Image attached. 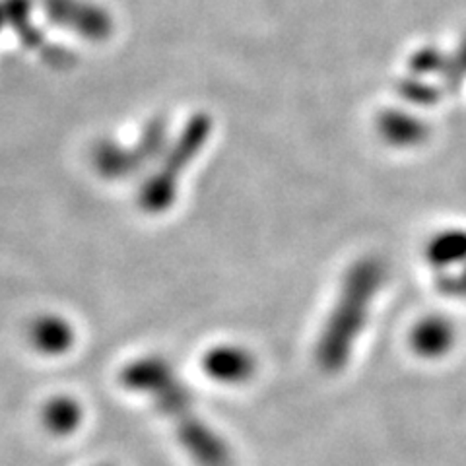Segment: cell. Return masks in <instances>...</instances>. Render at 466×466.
<instances>
[{
	"label": "cell",
	"mask_w": 466,
	"mask_h": 466,
	"mask_svg": "<svg viewBox=\"0 0 466 466\" xmlns=\"http://www.w3.org/2000/svg\"><path fill=\"white\" fill-rule=\"evenodd\" d=\"M387 279L385 262L366 257L354 262L344 276L327 323L319 334L315 360L327 373H339L348 366L356 342L366 329L371 305Z\"/></svg>",
	"instance_id": "obj_2"
},
{
	"label": "cell",
	"mask_w": 466,
	"mask_h": 466,
	"mask_svg": "<svg viewBox=\"0 0 466 466\" xmlns=\"http://www.w3.org/2000/svg\"><path fill=\"white\" fill-rule=\"evenodd\" d=\"M455 325L445 317H426L410 332V346L424 360H437L451 352L455 346Z\"/></svg>",
	"instance_id": "obj_6"
},
{
	"label": "cell",
	"mask_w": 466,
	"mask_h": 466,
	"mask_svg": "<svg viewBox=\"0 0 466 466\" xmlns=\"http://www.w3.org/2000/svg\"><path fill=\"white\" fill-rule=\"evenodd\" d=\"M377 130L381 138L397 148H414L430 137L426 121L406 111H385L379 115Z\"/></svg>",
	"instance_id": "obj_7"
},
{
	"label": "cell",
	"mask_w": 466,
	"mask_h": 466,
	"mask_svg": "<svg viewBox=\"0 0 466 466\" xmlns=\"http://www.w3.org/2000/svg\"><path fill=\"white\" fill-rule=\"evenodd\" d=\"M426 258L443 272L462 267L466 262V229H445L428 241Z\"/></svg>",
	"instance_id": "obj_9"
},
{
	"label": "cell",
	"mask_w": 466,
	"mask_h": 466,
	"mask_svg": "<svg viewBox=\"0 0 466 466\" xmlns=\"http://www.w3.org/2000/svg\"><path fill=\"white\" fill-rule=\"evenodd\" d=\"M128 390L142 392L173 421L183 449L198 466H231V449L197 412L191 390L164 358L146 356L130 361L121 371Z\"/></svg>",
	"instance_id": "obj_1"
},
{
	"label": "cell",
	"mask_w": 466,
	"mask_h": 466,
	"mask_svg": "<svg viewBox=\"0 0 466 466\" xmlns=\"http://www.w3.org/2000/svg\"><path fill=\"white\" fill-rule=\"evenodd\" d=\"M167 123L154 119L144 127L142 137L135 146L119 142H101L94 150V166L107 179H128L146 166L159 159L167 148Z\"/></svg>",
	"instance_id": "obj_4"
},
{
	"label": "cell",
	"mask_w": 466,
	"mask_h": 466,
	"mask_svg": "<svg viewBox=\"0 0 466 466\" xmlns=\"http://www.w3.org/2000/svg\"><path fill=\"white\" fill-rule=\"evenodd\" d=\"M202 370L224 385H243L257 373V360L249 350L238 344H222L208 350L202 358Z\"/></svg>",
	"instance_id": "obj_5"
},
{
	"label": "cell",
	"mask_w": 466,
	"mask_h": 466,
	"mask_svg": "<svg viewBox=\"0 0 466 466\" xmlns=\"http://www.w3.org/2000/svg\"><path fill=\"white\" fill-rule=\"evenodd\" d=\"M46 418L49 420V424L56 430H68L72 426L78 424L80 420V406L76 402H72L68 399H58L53 400L47 408Z\"/></svg>",
	"instance_id": "obj_10"
},
{
	"label": "cell",
	"mask_w": 466,
	"mask_h": 466,
	"mask_svg": "<svg viewBox=\"0 0 466 466\" xmlns=\"http://www.w3.org/2000/svg\"><path fill=\"white\" fill-rule=\"evenodd\" d=\"M210 135L212 119L207 113H198L187 123L181 135L167 144L166 152L159 156L156 171H152L138 191V207L144 212L159 214L171 207L177 197L183 171L195 162Z\"/></svg>",
	"instance_id": "obj_3"
},
{
	"label": "cell",
	"mask_w": 466,
	"mask_h": 466,
	"mask_svg": "<svg viewBox=\"0 0 466 466\" xmlns=\"http://www.w3.org/2000/svg\"><path fill=\"white\" fill-rule=\"evenodd\" d=\"M75 329H72L66 319L58 315H43L35 319L32 327H29V342H32L41 354H65L75 346Z\"/></svg>",
	"instance_id": "obj_8"
},
{
	"label": "cell",
	"mask_w": 466,
	"mask_h": 466,
	"mask_svg": "<svg viewBox=\"0 0 466 466\" xmlns=\"http://www.w3.org/2000/svg\"><path fill=\"white\" fill-rule=\"evenodd\" d=\"M437 286H440V289L449 298L466 299V262L455 272H443Z\"/></svg>",
	"instance_id": "obj_11"
}]
</instances>
